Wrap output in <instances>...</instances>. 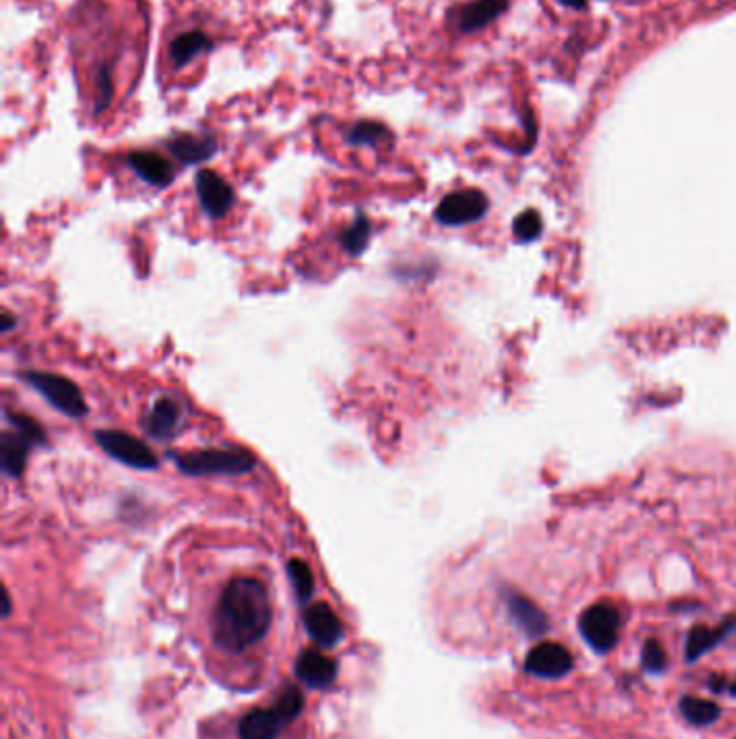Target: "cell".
<instances>
[{
	"mask_svg": "<svg viewBox=\"0 0 736 739\" xmlns=\"http://www.w3.org/2000/svg\"><path fill=\"white\" fill-rule=\"evenodd\" d=\"M272 625L268 588L257 577H236L225 588L212 616V636L218 649L244 653L262 642Z\"/></svg>",
	"mask_w": 736,
	"mask_h": 739,
	"instance_id": "1",
	"label": "cell"
},
{
	"mask_svg": "<svg viewBox=\"0 0 736 739\" xmlns=\"http://www.w3.org/2000/svg\"><path fill=\"white\" fill-rule=\"evenodd\" d=\"M171 461L186 476H242L257 467L255 454L247 448H206L171 452Z\"/></svg>",
	"mask_w": 736,
	"mask_h": 739,
	"instance_id": "2",
	"label": "cell"
},
{
	"mask_svg": "<svg viewBox=\"0 0 736 739\" xmlns=\"http://www.w3.org/2000/svg\"><path fill=\"white\" fill-rule=\"evenodd\" d=\"M305 707L303 692L290 685L279 696V701L264 709H253L244 714L238 724L240 739H277L283 729L294 722Z\"/></svg>",
	"mask_w": 736,
	"mask_h": 739,
	"instance_id": "3",
	"label": "cell"
},
{
	"mask_svg": "<svg viewBox=\"0 0 736 739\" xmlns=\"http://www.w3.org/2000/svg\"><path fill=\"white\" fill-rule=\"evenodd\" d=\"M24 379L29 381V385L35 389L37 394H42L46 398L50 407L61 411L63 415H67V418L80 420L89 413L83 392H80L74 381L65 379V376L54 374V372L31 370V372H26Z\"/></svg>",
	"mask_w": 736,
	"mask_h": 739,
	"instance_id": "4",
	"label": "cell"
},
{
	"mask_svg": "<svg viewBox=\"0 0 736 739\" xmlns=\"http://www.w3.org/2000/svg\"><path fill=\"white\" fill-rule=\"evenodd\" d=\"M93 439L98 446L115 459L117 463L132 467V469H156L158 456L154 454V450L147 446L145 441L136 439L130 433L124 431H111V428H100V431L93 433Z\"/></svg>",
	"mask_w": 736,
	"mask_h": 739,
	"instance_id": "5",
	"label": "cell"
},
{
	"mask_svg": "<svg viewBox=\"0 0 736 739\" xmlns=\"http://www.w3.org/2000/svg\"><path fill=\"white\" fill-rule=\"evenodd\" d=\"M579 631L583 640L590 644L596 653H609L618 642L620 634V612L613 603L601 601L594 603L579 616Z\"/></svg>",
	"mask_w": 736,
	"mask_h": 739,
	"instance_id": "6",
	"label": "cell"
},
{
	"mask_svg": "<svg viewBox=\"0 0 736 739\" xmlns=\"http://www.w3.org/2000/svg\"><path fill=\"white\" fill-rule=\"evenodd\" d=\"M488 210V197L475 188L449 193L434 210V219L443 225H467L482 219Z\"/></svg>",
	"mask_w": 736,
	"mask_h": 739,
	"instance_id": "7",
	"label": "cell"
},
{
	"mask_svg": "<svg viewBox=\"0 0 736 739\" xmlns=\"http://www.w3.org/2000/svg\"><path fill=\"white\" fill-rule=\"evenodd\" d=\"M195 188H197V197H199L203 212H206L212 219H223L236 201L234 188H231V184L212 169H201L197 173Z\"/></svg>",
	"mask_w": 736,
	"mask_h": 739,
	"instance_id": "8",
	"label": "cell"
},
{
	"mask_svg": "<svg viewBox=\"0 0 736 739\" xmlns=\"http://www.w3.org/2000/svg\"><path fill=\"white\" fill-rule=\"evenodd\" d=\"M572 666H575V660L566 647L557 642H540L527 653L525 673L542 679H562L570 673Z\"/></svg>",
	"mask_w": 736,
	"mask_h": 739,
	"instance_id": "9",
	"label": "cell"
},
{
	"mask_svg": "<svg viewBox=\"0 0 736 739\" xmlns=\"http://www.w3.org/2000/svg\"><path fill=\"white\" fill-rule=\"evenodd\" d=\"M186 411L175 398H158L143 418V428L149 437L167 441L182 431Z\"/></svg>",
	"mask_w": 736,
	"mask_h": 739,
	"instance_id": "10",
	"label": "cell"
},
{
	"mask_svg": "<svg viewBox=\"0 0 736 739\" xmlns=\"http://www.w3.org/2000/svg\"><path fill=\"white\" fill-rule=\"evenodd\" d=\"M506 9L508 0H473L449 13V22L458 33H477L495 22Z\"/></svg>",
	"mask_w": 736,
	"mask_h": 739,
	"instance_id": "11",
	"label": "cell"
},
{
	"mask_svg": "<svg viewBox=\"0 0 736 739\" xmlns=\"http://www.w3.org/2000/svg\"><path fill=\"white\" fill-rule=\"evenodd\" d=\"M305 629H307V634L313 638V642H318L320 647H326V649L335 647V644L344 636L342 621H339V616L326 601L311 603V606L305 610Z\"/></svg>",
	"mask_w": 736,
	"mask_h": 739,
	"instance_id": "12",
	"label": "cell"
},
{
	"mask_svg": "<svg viewBox=\"0 0 736 739\" xmlns=\"http://www.w3.org/2000/svg\"><path fill=\"white\" fill-rule=\"evenodd\" d=\"M296 675L309 688L326 690L337 679V662L318 649H305L296 660Z\"/></svg>",
	"mask_w": 736,
	"mask_h": 739,
	"instance_id": "13",
	"label": "cell"
},
{
	"mask_svg": "<svg viewBox=\"0 0 736 739\" xmlns=\"http://www.w3.org/2000/svg\"><path fill=\"white\" fill-rule=\"evenodd\" d=\"M33 446L35 441L20 433L18 428L11 426V431H5L3 439H0V469H3V474L9 478H20Z\"/></svg>",
	"mask_w": 736,
	"mask_h": 739,
	"instance_id": "14",
	"label": "cell"
},
{
	"mask_svg": "<svg viewBox=\"0 0 736 739\" xmlns=\"http://www.w3.org/2000/svg\"><path fill=\"white\" fill-rule=\"evenodd\" d=\"M506 606H508L510 616L514 618V623L519 625L527 636L540 638L549 631V627H551L549 616L544 614L536 606V603L531 599H527L525 595L510 590V593H506Z\"/></svg>",
	"mask_w": 736,
	"mask_h": 739,
	"instance_id": "15",
	"label": "cell"
},
{
	"mask_svg": "<svg viewBox=\"0 0 736 739\" xmlns=\"http://www.w3.org/2000/svg\"><path fill=\"white\" fill-rule=\"evenodd\" d=\"M128 165L130 169L139 176L143 182L165 188L173 182V167L169 160L149 150H134L128 154Z\"/></svg>",
	"mask_w": 736,
	"mask_h": 739,
	"instance_id": "16",
	"label": "cell"
},
{
	"mask_svg": "<svg viewBox=\"0 0 736 739\" xmlns=\"http://www.w3.org/2000/svg\"><path fill=\"white\" fill-rule=\"evenodd\" d=\"M171 154L184 165H199L218 152V143L210 134H177L169 141Z\"/></svg>",
	"mask_w": 736,
	"mask_h": 739,
	"instance_id": "17",
	"label": "cell"
},
{
	"mask_svg": "<svg viewBox=\"0 0 736 739\" xmlns=\"http://www.w3.org/2000/svg\"><path fill=\"white\" fill-rule=\"evenodd\" d=\"M214 50V39L201 29H193V31H184L182 35H177L171 46H169V57L171 63L175 67H184L188 63H193L197 57L208 55V52Z\"/></svg>",
	"mask_w": 736,
	"mask_h": 739,
	"instance_id": "18",
	"label": "cell"
},
{
	"mask_svg": "<svg viewBox=\"0 0 736 739\" xmlns=\"http://www.w3.org/2000/svg\"><path fill=\"white\" fill-rule=\"evenodd\" d=\"M736 627V618L730 616L726 618L724 623L719 627H704V625H695L689 636H687V644H685V655L687 662H698L700 657H704L708 651L715 649L717 644L724 640L730 631Z\"/></svg>",
	"mask_w": 736,
	"mask_h": 739,
	"instance_id": "19",
	"label": "cell"
},
{
	"mask_svg": "<svg viewBox=\"0 0 736 739\" xmlns=\"http://www.w3.org/2000/svg\"><path fill=\"white\" fill-rule=\"evenodd\" d=\"M346 143L352 147H380V145H389L393 143V132L380 122H357L354 124L348 134H346Z\"/></svg>",
	"mask_w": 736,
	"mask_h": 739,
	"instance_id": "20",
	"label": "cell"
},
{
	"mask_svg": "<svg viewBox=\"0 0 736 739\" xmlns=\"http://www.w3.org/2000/svg\"><path fill=\"white\" fill-rule=\"evenodd\" d=\"M680 714L683 718L693 724V727H711L713 722L721 718V709L717 703L704 701L698 696H683L680 698Z\"/></svg>",
	"mask_w": 736,
	"mask_h": 739,
	"instance_id": "21",
	"label": "cell"
},
{
	"mask_svg": "<svg viewBox=\"0 0 736 739\" xmlns=\"http://www.w3.org/2000/svg\"><path fill=\"white\" fill-rule=\"evenodd\" d=\"M370 238H372V221L367 219V214L359 212L357 219H354L342 234V247L350 255H361L367 249V245H370Z\"/></svg>",
	"mask_w": 736,
	"mask_h": 739,
	"instance_id": "22",
	"label": "cell"
},
{
	"mask_svg": "<svg viewBox=\"0 0 736 739\" xmlns=\"http://www.w3.org/2000/svg\"><path fill=\"white\" fill-rule=\"evenodd\" d=\"M288 575L298 601L307 603L313 597V590H316V580H313V571L309 564L301 558H292L288 562Z\"/></svg>",
	"mask_w": 736,
	"mask_h": 739,
	"instance_id": "23",
	"label": "cell"
},
{
	"mask_svg": "<svg viewBox=\"0 0 736 739\" xmlns=\"http://www.w3.org/2000/svg\"><path fill=\"white\" fill-rule=\"evenodd\" d=\"M5 420L9 422V426L18 428L20 433H24L29 439L35 441V446H42V443H46V431L42 426H39L33 418H29V415L24 413H16V411H5Z\"/></svg>",
	"mask_w": 736,
	"mask_h": 739,
	"instance_id": "24",
	"label": "cell"
},
{
	"mask_svg": "<svg viewBox=\"0 0 736 739\" xmlns=\"http://www.w3.org/2000/svg\"><path fill=\"white\" fill-rule=\"evenodd\" d=\"M642 666H644V670H648V673H654V675L663 673V670L667 668V653H665L663 644L659 640L650 638V640L644 642Z\"/></svg>",
	"mask_w": 736,
	"mask_h": 739,
	"instance_id": "25",
	"label": "cell"
},
{
	"mask_svg": "<svg viewBox=\"0 0 736 739\" xmlns=\"http://www.w3.org/2000/svg\"><path fill=\"white\" fill-rule=\"evenodd\" d=\"M542 230V221L536 212H525L514 221V232L521 240H534Z\"/></svg>",
	"mask_w": 736,
	"mask_h": 739,
	"instance_id": "26",
	"label": "cell"
},
{
	"mask_svg": "<svg viewBox=\"0 0 736 739\" xmlns=\"http://www.w3.org/2000/svg\"><path fill=\"white\" fill-rule=\"evenodd\" d=\"M708 688L715 694H730L736 698V679H728L726 675H713L708 679Z\"/></svg>",
	"mask_w": 736,
	"mask_h": 739,
	"instance_id": "27",
	"label": "cell"
},
{
	"mask_svg": "<svg viewBox=\"0 0 736 739\" xmlns=\"http://www.w3.org/2000/svg\"><path fill=\"white\" fill-rule=\"evenodd\" d=\"M18 325V318L16 316H13L11 312H7V309H5V312H3V325H0V331H3V333H9L13 327H16Z\"/></svg>",
	"mask_w": 736,
	"mask_h": 739,
	"instance_id": "28",
	"label": "cell"
},
{
	"mask_svg": "<svg viewBox=\"0 0 736 739\" xmlns=\"http://www.w3.org/2000/svg\"><path fill=\"white\" fill-rule=\"evenodd\" d=\"M562 3H564V5H568V7H575V9L585 7V0H562Z\"/></svg>",
	"mask_w": 736,
	"mask_h": 739,
	"instance_id": "29",
	"label": "cell"
},
{
	"mask_svg": "<svg viewBox=\"0 0 736 739\" xmlns=\"http://www.w3.org/2000/svg\"><path fill=\"white\" fill-rule=\"evenodd\" d=\"M11 614V597H9V590L5 588V616Z\"/></svg>",
	"mask_w": 736,
	"mask_h": 739,
	"instance_id": "30",
	"label": "cell"
}]
</instances>
